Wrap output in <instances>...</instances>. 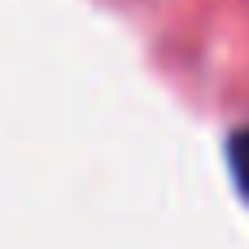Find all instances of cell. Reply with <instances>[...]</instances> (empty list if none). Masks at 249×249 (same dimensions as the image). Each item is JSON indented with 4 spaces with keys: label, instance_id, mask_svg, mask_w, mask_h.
I'll list each match as a JSON object with an SVG mask.
<instances>
[{
    "label": "cell",
    "instance_id": "6da1fadb",
    "mask_svg": "<svg viewBox=\"0 0 249 249\" xmlns=\"http://www.w3.org/2000/svg\"><path fill=\"white\" fill-rule=\"evenodd\" d=\"M228 166H232V179H236L241 197L249 201V127L245 131H232V140H228Z\"/></svg>",
    "mask_w": 249,
    "mask_h": 249
}]
</instances>
